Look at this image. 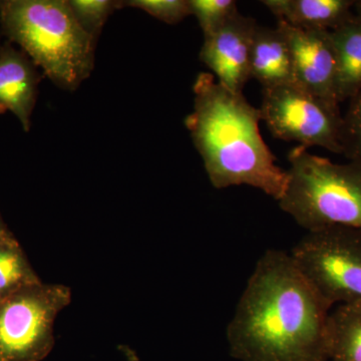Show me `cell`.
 <instances>
[{"mask_svg":"<svg viewBox=\"0 0 361 361\" xmlns=\"http://www.w3.org/2000/svg\"><path fill=\"white\" fill-rule=\"evenodd\" d=\"M11 235H13V233L9 231L6 223H4L1 216H0V239L6 238V237L11 236Z\"/></svg>","mask_w":361,"mask_h":361,"instance_id":"obj_20","label":"cell"},{"mask_svg":"<svg viewBox=\"0 0 361 361\" xmlns=\"http://www.w3.org/2000/svg\"><path fill=\"white\" fill-rule=\"evenodd\" d=\"M330 308L290 254L266 251L228 325L230 355L240 361L329 360Z\"/></svg>","mask_w":361,"mask_h":361,"instance_id":"obj_1","label":"cell"},{"mask_svg":"<svg viewBox=\"0 0 361 361\" xmlns=\"http://www.w3.org/2000/svg\"><path fill=\"white\" fill-rule=\"evenodd\" d=\"M71 302L70 287L27 285L0 299V361H42L54 348V322Z\"/></svg>","mask_w":361,"mask_h":361,"instance_id":"obj_5","label":"cell"},{"mask_svg":"<svg viewBox=\"0 0 361 361\" xmlns=\"http://www.w3.org/2000/svg\"><path fill=\"white\" fill-rule=\"evenodd\" d=\"M193 90L194 109L185 125L212 186L247 185L279 201L288 184V171L277 165L260 134V110L247 102L243 92L221 85L212 73H199Z\"/></svg>","mask_w":361,"mask_h":361,"instance_id":"obj_2","label":"cell"},{"mask_svg":"<svg viewBox=\"0 0 361 361\" xmlns=\"http://www.w3.org/2000/svg\"><path fill=\"white\" fill-rule=\"evenodd\" d=\"M192 16L198 20L204 37L210 35L239 13L235 0H188Z\"/></svg>","mask_w":361,"mask_h":361,"instance_id":"obj_17","label":"cell"},{"mask_svg":"<svg viewBox=\"0 0 361 361\" xmlns=\"http://www.w3.org/2000/svg\"><path fill=\"white\" fill-rule=\"evenodd\" d=\"M290 255L330 307L361 303V229L334 226L307 232Z\"/></svg>","mask_w":361,"mask_h":361,"instance_id":"obj_6","label":"cell"},{"mask_svg":"<svg viewBox=\"0 0 361 361\" xmlns=\"http://www.w3.org/2000/svg\"><path fill=\"white\" fill-rule=\"evenodd\" d=\"M0 25L59 89L75 92L94 70L97 42L68 0L0 1Z\"/></svg>","mask_w":361,"mask_h":361,"instance_id":"obj_3","label":"cell"},{"mask_svg":"<svg viewBox=\"0 0 361 361\" xmlns=\"http://www.w3.org/2000/svg\"><path fill=\"white\" fill-rule=\"evenodd\" d=\"M257 23L237 13L215 32L204 37L200 61L217 82L231 92H243L250 80L252 39Z\"/></svg>","mask_w":361,"mask_h":361,"instance_id":"obj_8","label":"cell"},{"mask_svg":"<svg viewBox=\"0 0 361 361\" xmlns=\"http://www.w3.org/2000/svg\"><path fill=\"white\" fill-rule=\"evenodd\" d=\"M1 47H2L1 45H0V49H1Z\"/></svg>","mask_w":361,"mask_h":361,"instance_id":"obj_23","label":"cell"},{"mask_svg":"<svg viewBox=\"0 0 361 361\" xmlns=\"http://www.w3.org/2000/svg\"><path fill=\"white\" fill-rule=\"evenodd\" d=\"M289 180L278 201L307 232L324 228L361 229V165L336 164L297 146L288 154Z\"/></svg>","mask_w":361,"mask_h":361,"instance_id":"obj_4","label":"cell"},{"mask_svg":"<svg viewBox=\"0 0 361 361\" xmlns=\"http://www.w3.org/2000/svg\"><path fill=\"white\" fill-rule=\"evenodd\" d=\"M40 78L23 51L6 44L0 49V113L9 111L28 132Z\"/></svg>","mask_w":361,"mask_h":361,"instance_id":"obj_10","label":"cell"},{"mask_svg":"<svg viewBox=\"0 0 361 361\" xmlns=\"http://www.w3.org/2000/svg\"><path fill=\"white\" fill-rule=\"evenodd\" d=\"M329 37L336 52V96L341 104L361 90V23L355 18L329 32Z\"/></svg>","mask_w":361,"mask_h":361,"instance_id":"obj_13","label":"cell"},{"mask_svg":"<svg viewBox=\"0 0 361 361\" xmlns=\"http://www.w3.org/2000/svg\"><path fill=\"white\" fill-rule=\"evenodd\" d=\"M250 78L263 90L295 84L290 47L278 26H256L251 44Z\"/></svg>","mask_w":361,"mask_h":361,"instance_id":"obj_11","label":"cell"},{"mask_svg":"<svg viewBox=\"0 0 361 361\" xmlns=\"http://www.w3.org/2000/svg\"><path fill=\"white\" fill-rule=\"evenodd\" d=\"M290 47L295 85L313 96L338 104L336 96V58L329 32L303 30L278 20Z\"/></svg>","mask_w":361,"mask_h":361,"instance_id":"obj_9","label":"cell"},{"mask_svg":"<svg viewBox=\"0 0 361 361\" xmlns=\"http://www.w3.org/2000/svg\"><path fill=\"white\" fill-rule=\"evenodd\" d=\"M4 296H6V295H4V292H2L1 290H0V299L4 298Z\"/></svg>","mask_w":361,"mask_h":361,"instance_id":"obj_22","label":"cell"},{"mask_svg":"<svg viewBox=\"0 0 361 361\" xmlns=\"http://www.w3.org/2000/svg\"><path fill=\"white\" fill-rule=\"evenodd\" d=\"M261 121L271 134L305 149L322 147L342 154V115L338 104L313 96L295 84L262 90Z\"/></svg>","mask_w":361,"mask_h":361,"instance_id":"obj_7","label":"cell"},{"mask_svg":"<svg viewBox=\"0 0 361 361\" xmlns=\"http://www.w3.org/2000/svg\"><path fill=\"white\" fill-rule=\"evenodd\" d=\"M123 6L141 9L168 25H176L191 16L188 0H130L122 2Z\"/></svg>","mask_w":361,"mask_h":361,"instance_id":"obj_19","label":"cell"},{"mask_svg":"<svg viewBox=\"0 0 361 361\" xmlns=\"http://www.w3.org/2000/svg\"><path fill=\"white\" fill-rule=\"evenodd\" d=\"M330 360L361 361V303L341 304L329 316Z\"/></svg>","mask_w":361,"mask_h":361,"instance_id":"obj_14","label":"cell"},{"mask_svg":"<svg viewBox=\"0 0 361 361\" xmlns=\"http://www.w3.org/2000/svg\"><path fill=\"white\" fill-rule=\"evenodd\" d=\"M342 155L361 165V90L349 99L345 115L342 116Z\"/></svg>","mask_w":361,"mask_h":361,"instance_id":"obj_18","label":"cell"},{"mask_svg":"<svg viewBox=\"0 0 361 361\" xmlns=\"http://www.w3.org/2000/svg\"><path fill=\"white\" fill-rule=\"evenodd\" d=\"M356 0H264L263 4L276 16L303 30L332 32L355 20Z\"/></svg>","mask_w":361,"mask_h":361,"instance_id":"obj_12","label":"cell"},{"mask_svg":"<svg viewBox=\"0 0 361 361\" xmlns=\"http://www.w3.org/2000/svg\"><path fill=\"white\" fill-rule=\"evenodd\" d=\"M78 23L92 39H99L106 20L122 2L111 0H68Z\"/></svg>","mask_w":361,"mask_h":361,"instance_id":"obj_16","label":"cell"},{"mask_svg":"<svg viewBox=\"0 0 361 361\" xmlns=\"http://www.w3.org/2000/svg\"><path fill=\"white\" fill-rule=\"evenodd\" d=\"M40 281L16 237L0 239V290L4 295Z\"/></svg>","mask_w":361,"mask_h":361,"instance_id":"obj_15","label":"cell"},{"mask_svg":"<svg viewBox=\"0 0 361 361\" xmlns=\"http://www.w3.org/2000/svg\"><path fill=\"white\" fill-rule=\"evenodd\" d=\"M353 13H355V20L361 23V0L355 1Z\"/></svg>","mask_w":361,"mask_h":361,"instance_id":"obj_21","label":"cell"}]
</instances>
